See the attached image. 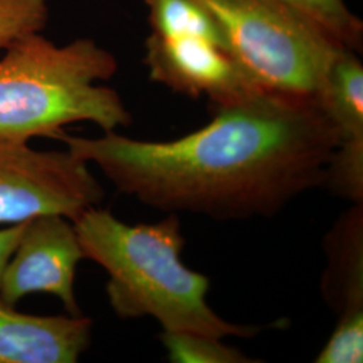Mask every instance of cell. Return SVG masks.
Instances as JSON below:
<instances>
[{
	"mask_svg": "<svg viewBox=\"0 0 363 363\" xmlns=\"http://www.w3.org/2000/svg\"><path fill=\"white\" fill-rule=\"evenodd\" d=\"M358 54L340 48L313 96L339 136L323 186L352 203H363V65Z\"/></svg>",
	"mask_w": 363,
	"mask_h": 363,
	"instance_id": "8",
	"label": "cell"
},
{
	"mask_svg": "<svg viewBox=\"0 0 363 363\" xmlns=\"http://www.w3.org/2000/svg\"><path fill=\"white\" fill-rule=\"evenodd\" d=\"M85 259L104 268L106 296L121 319L154 318L163 331L211 337H252L259 325H235L208 306L210 280L187 268L177 213L156 223L127 225L109 210L93 206L73 220Z\"/></svg>",
	"mask_w": 363,
	"mask_h": 363,
	"instance_id": "2",
	"label": "cell"
},
{
	"mask_svg": "<svg viewBox=\"0 0 363 363\" xmlns=\"http://www.w3.org/2000/svg\"><path fill=\"white\" fill-rule=\"evenodd\" d=\"M48 22V0H0V52L22 35L42 33Z\"/></svg>",
	"mask_w": 363,
	"mask_h": 363,
	"instance_id": "14",
	"label": "cell"
},
{
	"mask_svg": "<svg viewBox=\"0 0 363 363\" xmlns=\"http://www.w3.org/2000/svg\"><path fill=\"white\" fill-rule=\"evenodd\" d=\"M144 64L152 81L171 91L199 99L210 106L238 101L257 88L220 45L201 37L145 39Z\"/></svg>",
	"mask_w": 363,
	"mask_h": 363,
	"instance_id": "7",
	"label": "cell"
},
{
	"mask_svg": "<svg viewBox=\"0 0 363 363\" xmlns=\"http://www.w3.org/2000/svg\"><path fill=\"white\" fill-rule=\"evenodd\" d=\"M339 45L362 52V19L351 11L346 0H281Z\"/></svg>",
	"mask_w": 363,
	"mask_h": 363,
	"instance_id": "12",
	"label": "cell"
},
{
	"mask_svg": "<svg viewBox=\"0 0 363 363\" xmlns=\"http://www.w3.org/2000/svg\"><path fill=\"white\" fill-rule=\"evenodd\" d=\"M211 109L208 125L169 142L116 130L100 138L62 132L57 139L120 193L166 213L269 217L323 184L339 136L315 97L256 91Z\"/></svg>",
	"mask_w": 363,
	"mask_h": 363,
	"instance_id": "1",
	"label": "cell"
},
{
	"mask_svg": "<svg viewBox=\"0 0 363 363\" xmlns=\"http://www.w3.org/2000/svg\"><path fill=\"white\" fill-rule=\"evenodd\" d=\"M322 295L337 320H363V203L337 218L325 238Z\"/></svg>",
	"mask_w": 363,
	"mask_h": 363,
	"instance_id": "10",
	"label": "cell"
},
{
	"mask_svg": "<svg viewBox=\"0 0 363 363\" xmlns=\"http://www.w3.org/2000/svg\"><path fill=\"white\" fill-rule=\"evenodd\" d=\"M84 259L73 220L57 214L26 220L3 273L0 298L16 306L28 295L49 294L62 301L67 313L79 315L74 280Z\"/></svg>",
	"mask_w": 363,
	"mask_h": 363,
	"instance_id": "6",
	"label": "cell"
},
{
	"mask_svg": "<svg viewBox=\"0 0 363 363\" xmlns=\"http://www.w3.org/2000/svg\"><path fill=\"white\" fill-rule=\"evenodd\" d=\"M93 322L79 315H34L0 298V363H76L89 349Z\"/></svg>",
	"mask_w": 363,
	"mask_h": 363,
	"instance_id": "9",
	"label": "cell"
},
{
	"mask_svg": "<svg viewBox=\"0 0 363 363\" xmlns=\"http://www.w3.org/2000/svg\"><path fill=\"white\" fill-rule=\"evenodd\" d=\"M218 27L226 52L262 91L313 97L345 48L281 0H194Z\"/></svg>",
	"mask_w": 363,
	"mask_h": 363,
	"instance_id": "4",
	"label": "cell"
},
{
	"mask_svg": "<svg viewBox=\"0 0 363 363\" xmlns=\"http://www.w3.org/2000/svg\"><path fill=\"white\" fill-rule=\"evenodd\" d=\"M160 340L174 363L253 362L241 351L226 346L220 337L190 331H163Z\"/></svg>",
	"mask_w": 363,
	"mask_h": 363,
	"instance_id": "13",
	"label": "cell"
},
{
	"mask_svg": "<svg viewBox=\"0 0 363 363\" xmlns=\"http://www.w3.org/2000/svg\"><path fill=\"white\" fill-rule=\"evenodd\" d=\"M25 222L13 223L4 229H0V281L9 261L19 244L21 235L23 233Z\"/></svg>",
	"mask_w": 363,
	"mask_h": 363,
	"instance_id": "16",
	"label": "cell"
},
{
	"mask_svg": "<svg viewBox=\"0 0 363 363\" xmlns=\"http://www.w3.org/2000/svg\"><path fill=\"white\" fill-rule=\"evenodd\" d=\"M363 320H337V327L318 354L316 363H361Z\"/></svg>",
	"mask_w": 363,
	"mask_h": 363,
	"instance_id": "15",
	"label": "cell"
},
{
	"mask_svg": "<svg viewBox=\"0 0 363 363\" xmlns=\"http://www.w3.org/2000/svg\"><path fill=\"white\" fill-rule=\"evenodd\" d=\"M144 3L148 9L151 34L163 38L201 37L225 49L218 27L194 0H144Z\"/></svg>",
	"mask_w": 363,
	"mask_h": 363,
	"instance_id": "11",
	"label": "cell"
},
{
	"mask_svg": "<svg viewBox=\"0 0 363 363\" xmlns=\"http://www.w3.org/2000/svg\"><path fill=\"white\" fill-rule=\"evenodd\" d=\"M104 199L85 160L66 151H38L0 138V223L57 214L76 220Z\"/></svg>",
	"mask_w": 363,
	"mask_h": 363,
	"instance_id": "5",
	"label": "cell"
},
{
	"mask_svg": "<svg viewBox=\"0 0 363 363\" xmlns=\"http://www.w3.org/2000/svg\"><path fill=\"white\" fill-rule=\"evenodd\" d=\"M0 57V138L57 139L66 125L89 121L104 132L132 124L115 89L100 85L118 70L116 57L91 38L57 45L22 35Z\"/></svg>",
	"mask_w": 363,
	"mask_h": 363,
	"instance_id": "3",
	"label": "cell"
}]
</instances>
